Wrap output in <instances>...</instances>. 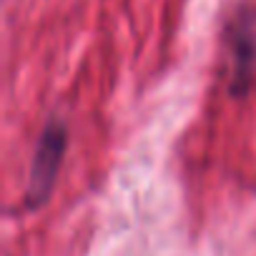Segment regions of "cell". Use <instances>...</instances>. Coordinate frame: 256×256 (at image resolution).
I'll list each match as a JSON object with an SVG mask.
<instances>
[{
  "label": "cell",
  "instance_id": "1",
  "mask_svg": "<svg viewBox=\"0 0 256 256\" xmlns=\"http://www.w3.org/2000/svg\"><path fill=\"white\" fill-rule=\"evenodd\" d=\"M66 154V128L56 120H50L46 126V131L38 141L33 164H30V174H28V188H26V204L28 206H38L48 198L56 178H58V168Z\"/></svg>",
  "mask_w": 256,
  "mask_h": 256
},
{
  "label": "cell",
  "instance_id": "2",
  "mask_svg": "<svg viewBox=\"0 0 256 256\" xmlns=\"http://www.w3.org/2000/svg\"><path fill=\"white\" fill-rule=\"evenodd\" d=\"M231 46V93L244 96L256 73V16L241 10L228 33Z\"/></svg>",
  "mask_w": 256,
  "mask_h": 256
}]
</instances>
